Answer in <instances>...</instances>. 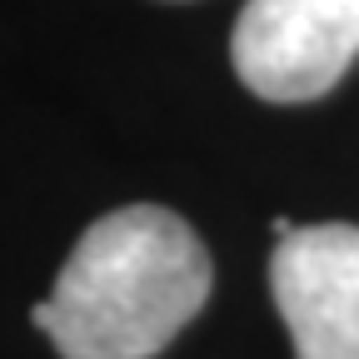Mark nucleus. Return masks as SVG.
<instances>
[{"instance_id":"1","label":"nucleus","mask_w":359,"mask_h":359,"mask_svg":"<svg viewBox=\"0 0 359 359\" xmlns=\"http://www.w3.org/2000/svg\"><path fill=\"white\" fill-rule=\"evenodd\" d=\"M210 299V255L175 210L125 205L75 240L35 330L60 359H150Z\"/></svg>"},{"instance_id":"2","label":"nucleus","mask_w":359,"mask_h":359,"mask_svg":"<svg viewBox=\"0 0 359 359\" xmlns=\"http://www.w3.org/2000/svg\"><path fill=\"white\" fill-rule=\"evenodd\" d=\"M359 55V0H245L230 35L235 75L259 100L304 105Z\"/></svg>"},{"instance_id":"3","label":"nucleus","mask_w":359,"mask_h":359,"mask_svg":"<svg viewBox=\"0 0 359 359\" xmlns=\"http://www.w3.org/2000/svg\"><path fill=\"white\" fill-rule=\"evenodd\" d=\"M294 359H359V224H294L269 255Z\"/></svg>"}]
</instances>
